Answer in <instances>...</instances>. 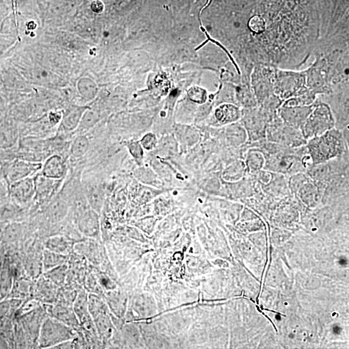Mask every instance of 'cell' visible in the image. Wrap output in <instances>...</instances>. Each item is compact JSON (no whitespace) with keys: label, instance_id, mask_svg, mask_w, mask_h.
<instances>
[{"label":"cell","instance_id":"cell-25","mask_svg":"<svg viewBox=\"0 0 349 349\" xmlns=\"http://www.w3.org/2000/svg\"><path fill=\"white\" fill-rule=\"evenodd\" d=\"M91 7H92L93 10L97 12V13H100V12L103 11V5L102 3V2L98 1V0H97V1L93 2Z\"/></svg>","mask_w":349,"mask_h":349},{"label":"cell","instance_id":"cell-3","mask_svg":"<svg viewBox=\"0 0 349 349\" xmlns=\"http://www.w3.org/2000/svg\"><path fill=\"white\" fill-rule=\"evenodd\" d=\"M266 140L270 143L290 148H300L307 143L300 129L285 123L283 120H274L268 125Z\"/></svg>","mask_w":349,"mask_h":349},{"label":"cell","instance_id":"cell-7","mask_svg":"<svg viewBox=\"0 0 349 349\" xmlns=\"http://www.w3.org/2000/svg\"><path fill=\"white\" fill-rule=\"evenodd\" d=\"M314 105L305 106L282 107L279 111L281 120L285 123L291 125L296 128L304 123L305 120L314 108Z\"/></svg>","mask_w":349,"mask_h":349},{"label":"cell","instance_id":"cell-5","mask_svg":"<svg viewBox=\"0 0 349 349\" xmlns=\"http://www.w3.org/2000/svg\"><path fill=\"white\" fill-rule=\"evenodd\" d=\"M247 113L245 126L247 132V140L250 143L265 141L266 127L271 120L266 113L251 112Z\"/></svg>","mask_w":349,"mask_h":349},{"label":"cell","instance_id":"cell-4","mask_svg":"<svg viewBox=\"0 0 349 349\" xmlns=\"http://www.w3.org/2000/svg\"><path fill=\"white\" fill-rule=\"evenodd\" d=\"M334 126L335 121L331 109L325 103H320L314 107L300 129L308 141L334 128Z\"/></svg>","mask_w":349,"mask_h":349},{"label":"cell","instance_id":"cell-1","mask_svg":"<svg viewBox=\"0 0 349 349\" xmlns=\"http://www.w3.org/2000/svg\"><path fill=\"white\" fill-rule=\"evenodd\" d=\"M261 150L265 157L263 170L269 172L292 175L306 172L309 155H300V148H290L266 141L260 142Z\"/></svg>","mask_w":349,"mask_h":349},{"label":"cell","instance_id":"cell-15","mask_svg":"<svg viewBox=\"0 0 349 349\" xmlns=\"http://www.w3.org/2000/svg\"><path fill=\"white\" fill-rule=\"evenodd\" d=\"M90 145L88 137L80 135L74 139L70 145V154L74 158H81L88 152Z\"/></svg>","mask_w":349,"mask_h":349},{"label":"cell","instance_id":"cell-20","mask_svg":"<svg viewBox=\"0 0 349 349\" xmlns=\"http://www.w3.org/2000/svg\"><path fill=\"white\" fill-rule=\"evenodd\" d=\"M309 178L307 173H298L291 175L289 184H288L291 192L295 194L297 193L298 190Z\"/></svg>","mask_w":349,"mask_h":349},{"label":"cell","instance_id":"cell-13","mask_svg":"<svg viewBox=\"0 0 349 349\" xmlns=\"http://www.w3.org/2000/svg\"><path fill=\"white\" fill-rule=\"evenodd\" d=\"M84 194L90 205L95 209H99L103 203V190L100 185L90 184L85 185Z\"/></svg>","mask_w":349,"mask_h":349},{"label":"cell","instance_id":"cell-18","mask_svg":"<svg viewBox=\"0 0 349 349\" xmlns=\"http://www.w3.org/2000/svg\"><path fill=\"white\" fill-rule=\"evenodd\" d=\"M249 28L253 33L257 35L263 33L266 30V21L261 16H253L249 21Z\"/></svg>","mask_w":349,"mask_h":349},{"label":"cell","instance_id":"cell-12","mask_svg":"<svg viewBox=\"0 0 349 349\" xmlns=\"http://www.w3.org/2000/svg\"><path fill=\"white\" fill-rule=\"evenodd\" d=\"M78 226L82 231L88 234L97 233L98 228L97 213L93 209H86L81 211Z\"/></svg>","mask_w":349,"mask_h":349},{"label":"cell","instance_id":"cell-11","mask_svg":"<svg viewBox=\"0 0 349 349\" xmlns=\"http://www.w3.org/2000/svg\"><path fill=\"white\" fill-rule=\"evenodd\" d=\"M16 196L21 201H30L35 197V187L34 177L18 180L14 186Z\"/></svg>","mask_w":349,"mask_h":349},{"label":"cell","instance_id":"cell-16","mask_svg":"<svg viewBox=\"0 0 349 349\" xmlns=\"http://www.w3.org/2000/svg\"><path fill=\"white\" fill-rule=\"evenodd\" d=\"M306 173L310 179L314 182H320L326 179L329 174V168L326 163L318 164V165H311L309 166Z\"/></svg>","mask_w":349,"mask_h":349},{"label":"cell","instance_id":"cell-23","mask_svg":"<svg viewBox=\"0 0 349 349\" xmlns=\"http://www.w3.org/2000/svg\"><path fill=\"white\" fill-rule=\"evenodd\" d=\"M127 148H128L129 153L136 160L137 163L141 164L143 159V148L141 144L139 142H131L127 144Z\"/></svg>","mask_w":349,"mask_h":349},{"label":"cell","instance_id":"cell-21","mask_svg":"<svg viewBox=\"0 0 349 349\" xmlns=\"http://www.w3.org/2000/svg\"><path fill=\"white\" fill-rule=\"evenodd\" d=\"M227 138L231 145L239 146L247 141V136L243 130H230L227 133Z\"/></svg>","mask_w":349,"mask_h":349},{"label":"cell","instance_id":"cell-8","mask_svg":"<svg viewBox=\"0 0 349 349\" xmlns=\"http://www.w3.org/2000/svg\"><path fill=\"white\" fill-rule=\"evenodd\" d=\"M35 180V198L40 201L49 199L59 190L63 180L50 179L38 173L34 177Z\"/></svg>","mask_w":349,"mask_h":349},{"label":"cell","instance_id":"cell-9","mask_svg":"<svg viewBox=\"0 0 349 349\" xmlns=\"http://www.w3.org/2000/svg\"><path fill=\"white\" fill-rule=\"evenodd\" d=\"M215 116L220 124H229L237 122L242 117V112L236 105L225 103L217 108Z\"/></svg>","mask_w":349,"mask_h":349},{"label":"cell","instance_id":"cell-24","mask_svg":"<svg viewBox=\"0 0 349 349\" xmlns=\"http://www.w3.org/2000/svg\"><path fill=\"white\" fill-rule=\"evenodd\" d=\"M157 143L155 135L153 133L146 134L141 141V146L147 150H151L155 148Z\"/></svg>","mask_w":349,"mask_h":349},{"label":"cell","instance_id":"cell-19","mask_svg":"<svg viewBox=\"0 0 349 349\" xmlns=\"http://www.w3.org/2000/svg\"><path fill=\"white\" fill-rule=\"evenodd\" d=\"M187 95L190 100L193 102L203 104L207 100V92L204 89L195 86L190 88L187 91Z\"/></svg>","mask_w":349,"mask_h":349},{"label":"cell","instance_id":"cell-14","mask_svg":"<svg viewBox=\"0 0 349 349\" xmlns=\"http://www.w3.org/2000/svg\"><path fill=\"white\" fill-rule=\"evenodd\" d=\"M247 168L244 161L237 160L226 168L223 173V177L227 181H237L245 176Z\"/></svg>","mask_w":349,"mask_h":349},{"label":"cell","instance_id":"cell-17","mask_svg":"<svg viewBox=\"0 0 349 349\" xmlns=\"http://www.w3.org/2000/svg\"><path fill=\"white\" fill-rule=\"evenodd\" d=\"M318 192L319 189L316 184V182L309 178L300 187L296 194H298L301 199L306 201V200L316 199Z\"/></svg>","mask_w":349,"mask_h":349},{"label":"cell","instance_id":"cell-22","mask_svg":"<svg viewBox=\"0 0 349 349\" xmlns=\"http://www.w3.org/2000/svg\"><path fill=\"white\" fill-rule=\"evenodd\" d=\"M66 203L61 197H57L51 205L52 218L60 219L66 211Z\"/></svg>","mask_w":349,"mask_h":349},{"label":"cell","instance_id":"cell-10","mask_svg":"<svg viewBox=\"0 0 349 349\" xmlns=\"http://www.w3.org/2000/svg\"><path fill=\"white\" fill-rule=\"evenodd\" d=\"M265 157L263 151L259 148H252L248 151L247 154L246 165L247 172L250 175H256L260 171L263 170Z\"/></svg>","mask_w":349,"mask_h":349},{"label":"cell","instance_id":"cell-6","mask_svg":"<svg viewBox=\"0 0 349 349\" xmlns=\"http://www.w3.org/2000/svg\"><path fill=\"white\" fill-rule=\"evenodd\" d=\"M67 171V165L64 158L59 154H52L42 164L39 173L50 179L64 180Z\"/></svg>","mask_w":349,"mask_h":349},{"label":"cell","instance_id":"cell-2","mask_svg":"<svg viewBox=\"0 0 349 349\" xmlns=\"http://www.w3.org/2000/svg\"><path fill=\"white\" fill-rule=\"evenodd\" d=\"M306 148L312 165H318L342 155L346 146L342 133L333 128L308 140Z\"/></svg>","mask_w":349,"mask_h":349}]
</instances>
